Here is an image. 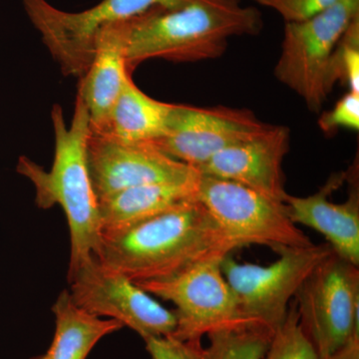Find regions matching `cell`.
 Wrapping results in <instances>:
<instances>
[{
    "instance_id": "obj_1",
    "label": "cell",
    "mask_w": 359,
    "mask_h": 359,
    "mask_svg": "<svg viewBox=\"0 0 359 359\" xmlns=\"http://www.w3.org/2000/svg\"><path fill=\"white\" fill-rule=\"evenodd\" d=\"M238 249L197 200L139 223L101 231L95 256L138 283L171 278Z\"/></svg>"
},
{
    "instance_id": "obj_2",
    "label": "cell",
    "mask_w": 359,
    "mask_h": 359,
    "mask_svg": "<svg viewBox=\"0 0 359 359\" xmlns=\"http://www.w3.org/2000/svg\"><path fill=\"white\" fill-rule=\"evenodd\" d=\"M115 25L132 73L150 59L191 63L221 57L229 39L259 34L264 21L259 9L241 0H190L176 8L154 7Z\"/></svg>"
},
{
    "instance_id": "obj_3",
    "label": "cell",
    "mask_w": 359,
    "mask_h": 359,
    "mask_svg": "<svg viewBox=\"0 0 359 359\" xmlns=\"http://www.w3.org/2000/svg\"><path fill=\"white\" fill-rule=\"evenodd\" d=\"M51 119L55 150L50 171L20 157L18 172L34 186L35 203L40 209H50L55 205L62 208L70 231L71 271L95 255L100 242L99 202L87 163V142L91 130L88 111L78 96L70 126H66L58 104L52 108Z\"/></svg>"
},
{
    "instance_id": "obj_4",
    "label": "cell",
    "mask_w": 359,
    "mask_h": 359,
    "mask_svg": "<svg viewBox=\"0 0 359 359\" xmlns=\"http://www.w3.org/2000/svg\"><path fill=\"white\" fill-rule=\"evenodd\" d=\"M359 15V0H339L309 20L285 23L275 76L320 112L334 88L330 66L339 40Z\"/></svg>"
},
{
    "instance_id": "obj_5",
    "label": "cell",
    "mask_w": 359,
    "mask_h": 359,
    "mask_svg": "<svg viewBox=\"0 0 359 359\" xmlns=\"http://www.w3.org/2000/svg\"><path fill=\"white\" fill-rule=\"evenodd\" d=\"M332 252L327 243L289 248L276 252L278 259L268 266L240 264L229 255L221 268L245 320L273 334L302 283Z\"/></svg>"
},
{
    "instance_id": "obj_6",
    "label": "cell",
    "mask_w": 359,
    "mask_h": 359,
    "mask_svg": "<svg viewBox=\"0 0 359 359\" xmlns=\"http://www.w3.org/2000/svg\"><path fill=\"white\" fill-rule=\"evenodd\" d=\"M198 201L238 249L259 245L278 252L313 244L292 223L285 203L236 182L200 174Z\"/></svg>"
},
{
    "instance_id": "obj_7",
    "label": "cell",
    "mask_w": 359,
    "mask_h": 359,
    "mask_svg": "<svg viewBox=\"0 0 359 359\" xmlns=\"http://www.w3.org/2000/svg\"><path fill=\"white\" fill-rule=\"evenodd\" d=\"M299 320L320 359L359 335V269L335 255L325 257L294 297Z\"/></svg>"
},
{
    "instance_id": "obj_8",
    "label": "cell",
    "mask_w": 359,
    "mask_h": 359,
    "mask_svg": "<svg viewBox=\"0 0 359 359\" xmlns=\"http://www.w3.org/2000/svg\"><path fill=\"white\" fill-rule=\"evenodd\" d=\"M190 0H102L82 13H67L46 0H22L26 13L65 75L81 77L94 57L97 34L106 26L154 7L176 8Z\"/></svg>"
},
{
    "instance_id": "obj_9",
    "label": "cell",
    "mask_w": 359,
    "mask_h": 359,
    "mask_svg": "<svg viewBox=\"0 0 359 359\" xmlns=\"http://www.w3.org/2000/svg\"><path fill=\"white\" fill-rule=\"evenodd\" d=\"M69 294L89 313L121 323L142 339L172 335L174 311H169L119 271L101 263L95 255L68 271Z\"/></svg>"
},
{
    "instance_id": "obj_10",
    "label": "cell",
    "mask_w": 359,
    "mask_h": 359,
    "mask_svg": "<svg viewBox=\"0 0 359 359\" xmlns=\"http://www.w3.org/2000/svg\"><path fill=\"white\" fill-rule=\"evenodd\" d=\"M222 259L197 264L165 280L135 283L176 306L177 325L172 335L177 339H202L224 328L255 327L241 313L222 271Z\"/></svg>"
},
{
    "instance_id": "obj_11",
    "label": "cell",
    "mask_w": 359,
    "mask_h": 359,
    "mask_svg": "<svg viewBox=\"0 0 359 359\" xmlns=\"http://www.w3.org/2000/svg\"><path fill=\"white\" fill-rule=\"evenodd\" d=\"M87 163L98 202L135 187L192 181L200 176L195 168L165 154L155 144L93 133L87 142Z\"/></svg>"
},
{
    "instance_id": "obj_12",
    "label": "cell",
    "mask_w": 359,
    "mask_h": 359,
    "mask_svg": "<svg viewBox=\"0 0 359 359\" xmlns=\"http://www.w3.org/2000/svg\"><path fill=\"white\" fill-rule=\"evenodd\" d=\"M271 126L248 109L176 104L166 136L153 144L197 170L222 151L250 140Z\"/></svg>"
},
{
    "instance_id": "obj_13",
    "label": "cell",
    "mask_w": 359,
    "mask_h": 359,
    "mask_svg": "<svg viewBox=\"0 0 359 359\" xmlns=\"http://www.w3.org/2000/svg\"><path fill=\"white\" fill-rule=\"evenodd\" d=\"M332 175L306 197L287 194L283 201L292 223L309 226L327 240L332 252L359 266V190L355 168Z\"/></svg>"
},
{
    "instance_id": "obj_14",
    "label": "cell",
    "mask_w": 359,
    "mask_h": 359,
    "mask_svg": "<svg viewBox=\"0 0 359 359\" xmlns=\"http://www.w3.org/2000/svg\"><path fill=\"white\" fill-rule=\"evenodd\" d=\"M290 142L287 127L271 125L264 133L222 151L197 171L205 176L236 182L283 202L287 193L283 165Z\"/></svg>"
},
{
    "instance_id": "obj_15",
    "label": "cell",
    "mask_w": 359,
    "mask_h": 359,
    "mask_svg": "<svg viewBox=\"0 0 359 359\" xmlns=\"http://www.w3.org/2000/svg\"><path fill=\"white\" fill-rule=\"evenodd\" d=\"M130 75L117 26L115 23L106 26L97 34L94 57L78 85L77 96L88 111L91 133L101 134L105 130Z\"/></svg>"
},
{
    "instance_id": "obj_16",
    "label": "cell",
    "mask_w": 359,
    "mask_h": 359,
    "mask_svg": "<svg viewBox=\"0 0 359 359\" xmlns=\"http://www.w3.org/2000/svg\"><path fill=\"white\" fill-rule=\"evenodd\" d=\"M199 177L192 181L135 187L100 201L101 231L139 223L197 201Z\"/></svg>"
},
{
    "instance_id": "obj_17",
    "label": "cell",
    "mask_w": 359,
    "mask_h": 359,
    "mask_svg": "<svg viewBox=\"0 0 359 359\" xmlns=\"http://www.w3.org/2000/svg\"><path fill=\"white\" fill-rule=\"evenodd\" d=\"M176 104L151 98L127 78L101 134L131 143H155L166 136ZM94 134V133H93Z\"/></svg>"
},
{
    "instance_id": "obj_18",
    "label": "cell",
    "mask_w": 359,
    "mask_h": 359,
    "mask_svg": "<svg viewBox=\"0 0 359 359\" xmlns=\"http://www.w3.org/2000/svg\"><path fill=\"white\" fill-rule=\"evenodd\" d=\"M55 316V334L48 351L39 359H86L104 337L122 330L115 320L89 313L71 299L69 290H63L52 306Z\"/></svg>"
},
{
    "instance_id": "obj_19",
    "label": "cell",
    "mask_w": 359,
    "mask_h": 359,
    "mask_svg": "<svg viewBox=\"0 0 359 359\" xmlns=\"http://www.w3.org/2000/svg\"><path fill=\"white\" fill-rule=\"evenodd\" d=\"M273 334L259 327L216 330L208 334L204 359H263Z\"/></svg>"
},
{
    "instance_id": "obj_20",
    "label": "cell",
    "mask_w": 359,
    "mask_h": 359,
    "mask_svg": "<svg viewBox=\"0 0 359 359\" xmlns=\"http://www.w3.org/2000/svg\"><path fill=\"white\" fill-rule=\"evenodd\" d=\"M263 359H320L302 327L294 299L285 321L273 332Z\"/></svg>"
},
{
    "instance_id": "obj_21",
    "label": "cell",
    "mask_w": 359,
    "mask_h": 359,
    "mask_svg": "<svg viewBox=\"0 0 359 359\" xmlns=\"http://www.w3.org/2000/svg\"><path fill=\"white\" fill-rule=\"evenodd\" d=\"M332 82L348 87L359 94V15L351 23L339 40L330 66Z\"/></svg>"
},
{
    "instance_id": "obj_22",
    "label": "cell",
    "mask_w": 359,
    "mask_h": 359,
    "mask_svg": "<svg viewBox=\"0 0 359 359\" xmlns=\"http://www.w3.org/2000/svg\"><path fill=\"white\" fill-rule=\"evenodd\" d=\"M150 359H204L201 339L181 340L173 335L144 339Z\"/></svg>"
},
{
    "instance_id": "obj_23",
    "label": "cell",
    "mask_w": 359,
    "mask_h": 359,
    "mask_svg": "<svg viewBox=\"0 0 359 359\" xmlns=\"http://www.w3.org/2000/svg\"><path fill=\"white\" fill-rule=\"evenodd\" d=\"M321 131L330 134L335 130L359 129V94L348 91L337 101L332 110L321 114L318 120Z\"/></svg>"
},
{
    "instance_id": "obj_24",
    "label": "cell",
    "mask_w": 359,
    "mask_h": 359,
    "mask_svg": "<svg viewBox=\"0 0 359 359\" xmlns=\"http://www.w3.org/2000/svg\"><path fill=\"white\" fill-rule=\"evenodd\" d=\"M259 6L273 9L285 23L309 20L327 11L339 0H252Z\"/></svg>"
},
{
    "instance_id": "obj_25",
    "label": "cell",
    "mask_w": 359,
    "mask_h": 359,
    "mask_svg": "<svg viewBox=\"0 0 359 359\" xmlns=\"http://www.w3.org/2000/svg\"><path fill=\"white\" fill-rule=\"evenodd\" d=\"M325 359H359V335H354L341 348Z\"/></svg>"
},
{
    "instance_id": "obj_26",
    "label": "cell",
    "mask_w": 359,
    "mask_h": 359,
    "mask_svg": "<svg viewBox=\"0 0 359 359\" xmlns=\"http://www.w3.org/2000/svg\"><path fill=\"white\" fill-rule=\"evenodd\" d=\"M32 359H39V356H36V358H32Z\"/></svg>"
}]
</instances>
